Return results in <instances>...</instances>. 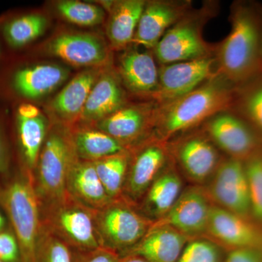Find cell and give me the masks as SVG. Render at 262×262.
Returning <instances> with one entry per match:
<instances>
[{
	"label": "cell",
	"mask_w": 262,
	"mask_h": 262,
	"mask_svg": "<svg viewBox=\"0 0 262 262\" xmlns=\"http://www.w3.org/2000/svg\"><path fill=\"white\" fill-rule=\"evenodd\" d=\"M238 87L224 76H215L186 96L157 104L154 127L162 140L204 123L211 117L234 107Z\"/></svg>",
	"instance_id": "cell-1"
},
{
	"label": "cell",
	"mask_w": 262,
	"mask_h": 262,
	"mask_svg": "<svg viewBox=\"0 0 262 262\" xmlns=\"http://www.w3.org/2000/svg\"><path fill=\"white\" fill-rule=\"evenodd\" d=\"M0 208L18 239L21 262H35L42 227L41 204L32 173L18 164L0 177Z\"/></svg>",
	"instance_id": "cell-2"
},
{
	"label": "cell",
	"mask_w": 262,
	"mask_h": 262,
	"mask_svg": "<svg viewBox=\"0 0 262 262\" xmlns=\"http://www.w3.org/2000/svg\"><path fill=\"white\" fill-rule=\"evenodd\" d=\"M230 20V32L215 48V56L220 75L241 87L261 69L262 26L256 12L243 4L234 5Z\"/></svg>",
	"instance_id": "cell-3"
},
{
	"label": "cell",
	"mask_w": 262,
	"mask_h": 262,
	"mask_svg": "<svg viewBox=\"0 0 262 262\" xmlns=\"http://www.w3.org/2000/svg\"><path fill=\"white\" fill-rule=\"evenodd\" d=\"M77 158L70 127L53 122L32 173L41 206L64 198L67 176Z\"/></svg>",
	"instance_id": "cell-4"
},
{
	"label": "cell",
	"mask_w": 262,
	"mask_h": 262,
	"mask_svg": "<svg viewBox=\"0 0 262 262\" xmlns=\"http://www.w3.org/2000/svg\"><path fill=\"white\" fill-rule=\"evenodd\" d=\"M213 9L210 6L191 9L169 29L153 50L158 63L167 65L214 56L215 48L204 40L202 32Z\"/></svg>",
	"instance_id": "cell-5"
},
{
	"label": "cell",
	"mask_w": 262,
	"mask_h": 262,
	"mask_svg": "<svg viewBox=\"0 0 262 262\" xmlns=\"http://www.w3.org/2000/svg\"><path fill=\"white\" fill-rule=\"evenodd\" d=\"M42 224L73 251H87L102 247L94 211L68 194L59 201L41 206Z\"/></svg>",
	"instance_id": "cell-6"
},
{
	"label": "cell",
	"mask_w": 262,
	"mask_h": 262,
	"mask_svg": "<svg viewBox=\"0 0 262 262\" xmlns=\"http://www.w3.org/2000/svg\"><path fill=\"white\" fill-rule=\"evenodd\" d=\"M94 215L101 246L120 256L136 246L155 222L122 198L94 211Z\"/></svg>",
	"instance_id": "cell-7"
},
{
	"label": "cell",
	"mask_w": 262,
	"mask_h": 262,
	"mask_svg": "<svg viewBox=\"0 0 262 262\" xmlns=\"http://www.w3.org/2000/svg\"><path fill=\"white\" fill-rule=\"evenodd\" d=\"M60 65L14 63L0 75V94L20 100H35L51 94L68 78Z\"/></svg>",
	"instance_id": "cell-8"
},
{
	"label": "cell",
	"mask_w": 262,
	"mask_h": 262,
	"mask_svg": "<svg viewBox=\"0 0 262 262\" xmlns=\"http://www.w3.org/2000/svg\"><path fill=\"white\" fill-rule=\"evenodd\" d=\"M219 75L215 55L201 59L161 65L158 90L151 98L158 105L171 102Z\"/></svg>",
	"instance_id": "cell-9"
},
{
	"label": "cell",
	"mask_w": 262,
	"mask_h": 262,
	"mask_svg": "<svg viewBox=\"0 0 262 262\" xmlns=\"http://www.w3.org/2000/svg\"><path fill=\"white\" fill-rule=\"evenodd\" d=\"M46 53L76 67L106 69L112 63L111 48L105 39L92 33H62L46 45Z\"/></svg>",
	"instance_id": "cell-10"
},
{
	"label": "cell",
	"mask_w": 262,
	"mask_h": 262,
	"mask_svg": "<svg viewBox=\"0 0 262 262\" xmlns=\"http://www.w3.org/2000/svg\"><path fill=\"white\" fill-rule=\"evenodd\" d=\"M130 160L122 198L135 206L163 170L167 149L162 141H146L130 149Z\"/></svg>",
	"instance_id": "cell-11"
},
{
	"label": "cell",
	"mask_w": 262,
	"mask_h": 262,
	"mask_svg": "<svg viewBox=\"0 0 262 262\" xmlns=\"http://www.w3.org/2000/svg\"><path fill=\"white\" fill-rule=\"evenodd\" d=\"M204 125L206 136L230 158L246 160L255 155L257 136L238 114L232 110L222 112L205 122Z\"/></svg>",
	"instance_id": "cell-12"
},
{
	"label": "cell",
	"mask_w": 262,
	"mask_h": 262,
	"mask_svg": "<svg viewBox=\"0 0 262 262\" xmlns=\"http://www.w3.org/2000/svg\"><path fill=\"white\" fill-rule=\"evenodd\" d=\"M208 195L217 206L248 219L251 210L245 161L229 157L220 163Z\"/></svg>",
	"instance_id": "cell-13"
},
{
	"label": "cell",
	"mask_w": 262,
	"mask_h": 262,
	"mask_svg": "<svg viewBox=\"0 0 262 262\" xmlns=\"http://www.w3.org/2000/svg\"><path fill=\"white\" fill-rule=\"evenodd\" d=\"M213 204L201 187L188 188L163 218L157 221L177 229L189 238L206 234Z\"/></svg>",
	"instance_id": "cell-14"
},
{
	"label": "cell",
	"mask_w": 262,
	"mask_h": 262,
	"mask_svg": "<svg viewBox=\"0 0 262 262\" xmlns=\"http://www.w3.org/2000/svg\"><path fill=\"white\" fill-rule=\"evenodd\" d=\"M191 10L190 2L156 0L146 3L133 45L153 51L169 29Z\"/></svg>",
	"instance_id": "cell-15"
},
{
	"label": "cell",
	"mask_w": 262,
	"mask_h": 262,
	"mask_svg": "<svg viewBox=\"0 0 262 262\" xmlns=\"http://www.w3.org/2000/svg\"><path fill=\"white\" fill-rule=\"evenodd\" d=\"M157 103L126 105L91 126L106 133L130 150L154 127Z\"/></svg>",
	"instance_id": "cell-16"
},
{
	"label": "cell",
	"mask_w": 262,
	"mask_h": 262,
	"mask_svg": "<svg viewBox=\"0 0 262 262\" xmlns=\"http://www.w3.org/2000/svg\"><path fill=\"white\" fill-rule=\"evenodd\" d=\"M206 234L222 247L262 248V232L244 218L213 205Z\"/></svg>",
	"instance_id": "cell-17"
},
{
	"label": "cell",
	"mask_w": 262,
	"mask_h": 262,
	"mask_svg": "<svg viewBox=\"0 0 262 262\" xmlns=\"http://www.w3.org/2000/svg\"><path fill=\"white\" fill-rule=\"evenodd\" d=\"M139 48L134 46L124 50L119 58L117 75L131 93L151 98L158 90L159 68L154 53Z\"/></svg>",
	"instance_id": "cell-18"
},
{
	"label": "cell",
	"mask_w": 262,
	"mask_h": 262,
	"mask_svg": "<svg viewBox=\"0 0 262 262\" xmlns=\"http://www.w3.org/2000/svg\"><path fill=\"white\" fill-rule=\"evenodd\" d=\"M104 70L82 71L56 95L48 106L53 122L67 127L78 123L90 93Z\"/></svg>",
	"instance_id": "cell-19"
},
{
	"label": "cell",
	"mask_w": 262,
	"mask_h": 262,
	"mask_svg": "<svg viewBox=\"0 0 262 262\" xmlns=\"http://www.w3.org/2000/svg\"><path fill=\"white\" fill-rule=\"evenodd\" d=\"M127 102L126 91L117 72L110 67L105 69L90 93L78 123L93 125L126 106Z\"/></svg>",
	"instance_id": "cell-20"
},
{
	"label": "cell",
	"mask_w": 262,
	"mask_h": 262,
	"mask_svg": "<svg viewBox=\"0 0 262 262\" xmlns=\"http://www.w3.org/2000/svg\"><path fill=\"white\" fill-rule=\"evenodd\" d=\"M189 239L171 226L155 222L144 237L120 256L136 255L149 262H177Z\"/></svg>",
	"instance_id": "cell-21"
},
{
	"label": "cell",
	"mask_w": 262,
	"mask_h": 262,
	"mask_svg": "<svg viewBox=\"0 0 262 262\" xmlns=\"http://www.w3.org/2000/svg\"><path fill=\"white\" fill-rule=\"evenodd\" d=\"M176 158L184 173L196 182H203L220 165V155L215 144L206 135L193 134L179 141Z\"/></svg>",
	"instance_id": "cell-22"
},
{
	"label": "cell",
	"mask_w": 262,
	"mask_h": 262,
	"mask_svg": "<svg viewBox=\"0 0 262 262\" xmlns=\"http://www.w3.org/2000/svg\"><path fill=\"white\" fill-rule=\"evenodd\" d=\"M67 193L92 211H98L113 201L98 178L94 162L77 158L67 179Z\"/></svg>",
	"instance_id": "cell-23"
},
{
	"label": "cell",
	"mask_w": 262,
	"mask_h": 262,
	"mask_svg": "<svg viewBox=\"0 0 262 262\" xmlns=\"http://www.w3.org/2000/svg\"><path fill=\"white\" fill-rule=\"evenodd\" d=\"M50 125L42 115L26 118L14 113L13 131L17 164L33 173L46 140Z\"/></svg>",
	"instance_id": "cell-24"
},
{
	"label": "cell",
	"mask_w": 262,
	"mask_h": 262,
	"mask_svg": "<svg viewBox=\"0 0 262 262\" xmlns=\"http://www.w3.org/2000/svg\"><path fill=\"white\" fill-rule=\"evenodd\" d=\"M146 3L143 0H122L111 3L106 26L110 48L122 51L132 44Z\"/></svg>",
	"instance_id": "cell-25"
},
{
	"label": "cell",
	"mask_w": 262,
	"mask_h": 262,
	"mask_svg": "<svg viewBox=\"0 0 262 262\" xmlns=\"http://www.w3.org/2000/svg\"><path fill=\"white\" fill-rule=\"evenodd\" d=\"M182 182L173 169L162 170L150 186L141 203V213L157 222L171 209L182 194Z\"/></svg>",
	"instance_id": "cell-26"
},
{
	"label": "cell",
	"mask_w": 262,
	"mask_h": 262,
	"mask_svg": "<svg viewBox=\"0 0 262 262\" xmlns=\"http://www.w3.org/2000/svg\"><path fill=\"white\" fill-rule=\"evenodd\" d=\"M48 23L47 18L39 13L8 15L0 18V38L10 51H20L42 35Z\"/></svg>",
	"instance_id": "cell-27"
},
{
	"label": "cell",
	"mask_w": 262,
	"mask_h": 262,
	"mask_svg": "<svg viewBox=\"0 0 262 262\" xmlns=\"http://www.w3.org/2000/svg\"><path fill=\"white\" fill-rule=\"evenodd\" d=\"M77 156L94 162L129 150L120 141L96 127L84 124L70 127Z\"/></svg>",
	"instance_id": "cell-28"
},
{
	"label": "cell",
	"mask_w": 262,
	"mask_h": 262,
	"mask_svg": "<svg viewBox=\"0 0 262 262\" xmlns=\"http://www.w3.org/2000/svg\"><path fill=\"white\" fill-rule=\"evenodd\" d=\"M130 160V150H127L94 162L98 178L113 201L122 198Z\"/></svg>",
	"instance_id": "cell-29"
},
{
	"label": "cell",
	"mask_w": 262,
	"mask_h": 262,
	"mask_svg": "<svg viewBox=\"0 0 262 262\" xmlns=\"http://www.w3.org/2000/svg\"><path fill=\"white\" fill-rule=\"evenodd\" d=\"M241 87L243 88H238L234 107L237 106V114L262 134V80Z\"/></svg>",
	"instance_id": "cell-30"
},
{
	"label": "cell",
	"mask_w": 262,
	"mask_h": 262,
	"mask_svg": "<svg viewBox=\"0 0 262 262\" xmlns=\"http://www.w3.org/2000/svg\"><path fill=\"white\" fill-rule=\"evenodd\" d=\"M35 262H74V251L42 224L36 247Z\"/></svg>",
	"instance_id": "cell-31"
},
{
	"label": "cell",
	"mask_w": 262,
	"mask_h": 262,
	"mask_svg": "<svg viewBox=\"0 0 262 262\" xmlns=\"http://www.w3.org/2000/svg\"><path fill=\"white\" fill-rule=\"evenodd\" d=\"M56 8L66 20L82 27L98 25L102 23L105 18L102 8L83 2L64 0L59 2Z\"/></svg>",
	"instance_id": "cell-32"
},
{
	"label": "cell",
	"mask_w": 262,
	"mask_h": 262,
	"mask_svg": "<svg viewBox=\"0 0 262 262\" xmlns=\"http://www.w3.org/2000/svg\"><path fill=\"white\" fill-rule=\"evenodd\" d=\"M226 254L212 239L195 237L188 241L177 262H224Z\"/></svg>",
	"instance_id": "cell-33"
},
{
	"label": "cell",
	"mask_w": 262,
	"mask_h": 262,
	"mask_svg": "<svg viewBox=\"0 0 262 262\" xmlns=\"http://www.w3.org/2000/svg\"><path fill=\"white\" fill-rule=\"evenodd\" d=\"M251 214L262 222V156L253 155L245 162Z\"/></svg>",
	"instance_id": "cell-34"
},
{
	"label": "cell",
	"mask_w": 262,
	"mask_h": 262,
	"mask_svg": "<svg viewBox=\"0 0 262 262\" xmlns=\"http://www.w3.org/2000/svg\"><path fill=\"white\" fill-rule=\"evenodd\" d=\"M14 161L15 155L6 120L3 115L0 113V177L9 173L15 165Z\"/></svg>",
	"instance_id": "cell-35"
},
{
	"label": "cell",
	"mask_w": 262,
	"mask_h": 262,
	"mask_svg": "<svg viewBox=\"0 0 262 262\" xmlns=\"http://www.w3.org/2000/svg\"><path fill=\"white\" fill-rule=\"evenodd\" d=\"M0 261L21 262L18 239L10 226L0 232Z\"/></svg>",
	"instance_id": "cell-36"
},
{
	"label": "cell",
	"mask_w": 262,
	"mask_h": 262,
	"mask_svg": "<svg viewBox=\"0 0 262 262\" xmlns=\"http://www.w3.org/2000/svg\"><path fill=\"white\" fill-rule=\"evenodd\" d=\"M120 258L116 251L103 247L87 251H74V262H118Z\"/></svg>",
	"instance_id": "cell-37"
},
{
	"label": "cell",
	"mask_w": 262,
	"mask_h": 262,
	"mask_svg": "<svg viewBox=\"0 0 262 262\" xmlns=\"http://www.w3.org/2000/svg\"><path fill=\"white\" fill-rule=\"evenodd\" d=\"M224 262H262V248H242L230 250L226 254Z\"/></svg>",
	"instance_id": "cell-38"
},
{
	"label": "cell",
	"mask_w": 262,
	"mask_h": 262,
	"mask_svg": "<svg viewBox=\"0 0 262 262\" xmlns=\"http://www.w3.org/2000/svg\"><path fill=\"white\" fill-rule=\"evenodd\" d=\"M15 113L26 118H35L41 115L40 111L37 106L32 103L26 102L18 103L15 107Z\"/></svg>",
	"instance_id": "cell-39"
},
{
	"label": "cell",
	"mask_w": 262,
	"mask_h": 262,
	"mask_svg": "<svg viewBox=\"0 0 262 262\" xmlns=\"http://www.w3.org/2000/svg\"><path fill=\"white\" fill-rule=\"evenodd\" d=\"M118 262H149L141 256L136 255H127V256H120Z\"/></svg>",
	"instance_id": "cell-40"
},
{
	"label": "cell",
	"mask_w": 262,
	"mask_h": 262,
	"mask_svg": "<svg viewBox=\"0 0 262 262\" xmlns=\"http://www.w3.org/2000/svg\"><path fill=\"white\" fill-rule=\"evenodd\" d=\"M8 227H9V224H8V220L5 214H3V211L0 208V232L8 228Z\"/></svg>",
	"instance_id": "cell-41"
},
{
	"label": "cell",
	"mask_w": 262,
	"mask_h": 262,
	"mask_svg": "<svg viewBox=\"0 0 262 262\" xmlns=\"http://www.w3.org/2000/svg\"><path fill=\"white\" fill-rule=\"evenodd\" d=\"M260 59H261V67L262 68V29H261V50H260Z\"/></svg>",
	"instance_id": "cell-42"
},
{
	"label": "cell",
	"mask_w": 262,
	"mask_h": 262,
	"mask_svg": "<svg viewBox=\"0 0 262 262\" xmlns=\"http://www.w3.org/2000/svg\"><path fill=\"white\" fill-rule=\"evenodd\" d=\"M3 50H2L1 44H0V63H1L2 61H3Z\"/></svg>",
	"instance_id": "cell-43"
},
{
	"label": "cell",
	"mask_w": 262,
	"mask_h": 262,
	"mask_svg": "<svg viewBox=\"0 0 262 262\" xmlns=\"http://www.w3.org/2000/svg\"><path fill=\"white\" fill-rule=\"evenodd\" d=\"M0 262H3V261H0Z\"/></svg>",
	"instance_id": "cell-44"
}]
</instances>
